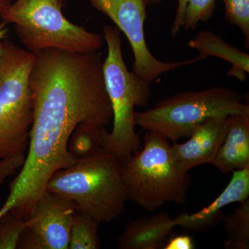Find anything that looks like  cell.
I'll use <instances>...</instances> for the list:
<instances>
[{"mask_svg": "<svg viewBox=\"0 0 249 249\" xmlns=\"http://www.w3.org/2000/svg\"><path fill=\"white\" fill-rule=\"evenodd\" d=\"M34 55L29 79L34 108L29 152L10 184L0 217L13 210L27 219L51 177L76 163L67 144L77 126H106L113 118L101 54L46 49Z\"/></svg>", "mask_w": 249, "mask_h": 249, "instance_id": "6da1fadb", "label": "cell"}, {"mask_svg": "<svg viewBox=\"0 0 249 249\" xmlns=\"http://www.w3.org/2000/svg\"><path fill=\"white\" fill-rule=\"evenodd\" d=\"M45 190L67 198L74 204L76 210L101 223L117 219L127 201L121 161L103 149L55 172Z\"/></svg>", "mask_w": 249, "mask_h": 249, "instance_id": "7a4b0ae2", "label": "cell"}, {"mask_svg": "<svg viewBox=\"0 0 249 249\" xmlns=\"http://www.w3.org/2000/svg\"><path fill=\"white\" fill-rule=\"evenodd\" d=\"M127 200L155 211L163 205L185 204L191 186L189 172L177 163L170 141L148 132L143 147L121 162Z\"/></svg>", "mask_w": 249, "mask_h": 249, "instance_id": "3957f363", "label": "cell"}, {"mask_svg": "<svg viewBox=\"0 0 249 249\" xmlns=\"http://www.w3.org/2000/svg\"><path fill=\"white\" fill-rule=\"evenodd\" d=\"M107 55L103 63L105 85L113 113V128L102 127V149L121 162L139 151L142 142L135 130L134 108L145 107L151 97L150 85L129 71L123 55L120 30L105 24Z\"/></svg>", "mask_w": 249, "mask_h": 249, "instance_id": "277c9868", "label": "cell"}, {"mask_svg": "<svg viewBox=\"0 0 249 249\" xmlns=\"http://www.w3.org/2000/svg\"><path fill=\"white\" fill-rule=\"evenodd\" d=\"M237 114H249V106L243 96L229 88L215 86L165 98L151 109L135 111L134 123L175 143L188 138L205 121Z\"/></svg>", "mask_w": 249, "mask_h": 249, "instance_id": "5b68a950", "label": "cell"}, {"mask_svg": "<svg viewBox=\"0 0 249 249\" xmlns=\"http://www.w3.org/2000/svg\"><path fill=\"white\" fill-rule=\"evenodd\" d=\"M65 0H16L1 14V23L14 24L18 38L34 53L46 49L93 53L103 38L64 16Z\"/></svg>", "mask_w": 249, "mask_h": 249, "instance_id": "8992f818", "label": "cell"}, {"mask_svg": "<svg viewBox=\"0 0 249 249\" xmlns=\"http://www.w3.org/2000/svg\"><path fill=\"white\" fill-rule=\"evenodd\" d=\"M35 55L11 40L0 42V158L25 153L33 119L29 79Z\"/></svg>", "mask_w": 249, "mask_h": 249, "instance_id": "52a82bcc", "label": "cell"}, {"mask_svg": "<svg viewBox=\"0 0 249 249\" xmlns=\"http://www.w3.org/2000/svg\"><path fill=\"white\" fill-rule=\"evenodd\" d=\"M94 9L107 16L127 37L134 55V74L150 85L163 73L201 60L199 57L178 62H162L147 47L144 24L146 20L145 0H90Z\"/></svg>", "mask_w": 249, "mask_h": 249, "instance_id": "ba28073f", "label": "cell"}, {"mask_svg": "<svg viewBox=\"0 0 249 249\" xmlns=\"http://www.w3.org/2000/svg\"><path fill=\"white\" fill-rule=\"evenodd\" d=\"M76 206L55 193H42L27 218L18 249H68Z\"/></svg>", "mask_w": 249, "mask_h": 249, "instance_id": "9c48e42d", "label": "cell"}, {"mask_svg": "<svg viewBox=\"0 0 249 249\" xmlns=\"http://www.w3.org/2000/svg\"><path fill=\"white\" fill-rule=\"evenodd\" d=\"M229 116L205 121L194 129L188 141L172 145L178 165L189 172L198 165L212 164L227 134Z\"/></svg>", "mask_w": 249, "mask_h": 249, "instance_id": "30bf717a", "label": "cell"}, {"mask_svg": "<svg viewBox=\"0 0 249 249\" xmlns=\"http://www.w3.org/2000/svg\"><path fill=\"white\" fill-rule=\"evenodd\" d=\"M232 173L230 182L212 203L194 213L184 212L173 218L175 227L192 232L206 230L222 219L223 209L228 205L249 199V167Z\"/></svg>", "mask_w": 249, "mask_h": 249, "instance_id": "8fae6325", "label": "cell"}, {"mask_svg": "<svg viewBox=\"0 0 249 249\" xmlns=\"http://www.w3.org/2000/svg\"><path fill=\"white\" fill-rule=\"evenodd\" d=\"M174 227L173 218L167 212L139 218L126 226L119 238V249H163Z\"/></svg>", "mask_w": 249, "mask_h": 249, "instance_id": "7c38bea8", "label": "cell"}, {"mask_svg": "<svg viewBox=\"0 0 249 249\" xmlns=\"http://www.w3.org/2000/svg\"><path fill=\"white\" fill-rule=\"evenodd\" d=\"M213 165L223 174L249 167V114L229 116L225 138Z\"/></svg>", "mask_w": 249, "mask_h": 249, "instance_id": "4fadbf2b", "label": "cell"}, {"mask_svg": "<svg viewBox=\"0 0 249 249\" xmlns=\"http://www.w3.org/2000/svg\"><path fill=\"white\" fill-rule=\"evenodd\" d=\"M188 47L199 52V58L217 57L231 65L227 76L234 77L241 82L245 81L249 73V55L228 44L222 37L211 31H201L188 42Z\"/></svg>", "mask_w": 249, "mask_h": 249, "instance_id": "5bb4252c", "label": "cell"}, {"mask_svg": "<svg viewBox=\"0 0 249 249\" xmlns=\"http://www.w3.org/2000/svg\"><path fill=\"white\" fill-rule=\"evenodd\" d=\"M105 125L82 123L72 132L67 149L76 160H84L102 150V127Z\"/></svg>", "mask_w": 249, "mask_h": 249, "instance_id": "9a60e30c", "label": "cell"}, {"mask_svg": "<svg viewBox=\"0 0 249 249\" xmlns=\"http://www.w3.org/2000/svg\"><path fill=\"white\" fill-rule=\"evenodd\" d=\"M228 240L224 243L227 249H249V199L240 203L230 214H223Z\"/></svg>", "mask_w": 249, "mask_h": 249, "instance_id": "2e32d148", "label": "cell"}, {"mask_svg": "<svg viewBox=\"0 0 249 249\" xmlns=\"http://www.w3.org/2000/svg\"><path fill=\"white\" fill-rule=\"evenodd\" d=\"M101 222L76 210L72 218L69 249H98L101 242L98 229Z\"/></svg>", "mask_w": 249, "mask_h": 249, "instance_id": "e0dca14e", "label": "cell"}, {"mask_svg": "<svg viewBox=\"0 0 249 249\" xmlns=\"http://www.w3.org/2000/svg\"><path fill=\"white\" fill-rule=\"evenodd\" d=\"M22 214L8 211L0 217V249H18L20 236L27 226Z\"/></svg>", "mask_w": 249, "mask_h": 249, "instance_id": "ac0fdd59", "label": "cell"}, {"mask_svg": "<svg viewBox=\"0 0 249 249\" xmlns=\"http://www.w3.org/2000/svg\"><path fill=\"white\" fill-rule=\"evenodd\" d=\"M224 18L240 29L245 37V47L249 48V0H222Z\"/></svg>", "mask_w": 249, "mask_h": 249, "instance_id": "d6986e66", "label": "cell"}, {"mask_svg": "<svg viewBox=\"0 0 249 249\" xmlns=\"http://www.w3.org/2000/svg\"><path fill=\"white\" fill-rule=\"evenodd\" d=\"M216 0H189L185 14L183 29L194 30L200 22H206L213 16Z\"/></svg>", "mask_w": 249, "mask_h": 249, "instance_id": "ffe728a7", "label": "cell"}, {"mask_svg": "<svg viewBox=\"0 0 249 249\" xmlns=\"http://www.w3.org/2000/svg\"><path fill=\"white\" fill-rule=\"evenodd\" d=\"M25 158V154H22L1 159L0 160V186L4 182L6 178L12 176L22 168Z\"/></svg>", "mask_w": 249, "mask_h": 249, "instance_id": "44dd1931", "label": "cell"}, {"mask_svg": "<svg viewBox=\"0 0 249 249\" xmlns=\"http://www.w3.org/2000/svg\"><path fill=\"white\" fill-rule=\"evenodd\" d=\"M163 249H196L194 240L191 236L178 235L167 241Z\"/></svg>", "mask_w": 249, "mask_h": 249, "instance_id": "7402d4cb", "label": "cell"}, {"mask_svg": "<svg viewBox=\"0 0 249 249\" xmlns=\"http://www.w3.org/2000/svg\"><path fill=\"white\" fill-rule=\"evenodd\" d=\"M189 0H178V9H177L176 16H175V20H174L173 26H172L170 34L173 37H176L183 27V22H184L185 14L187 5L188 4Z\"/></svg>", "mask_w": 249, "mask_h": 249, "instance_id": "603a6c76", "label": "cell"}, {"mask_svg": "<svg viewBox=\"0 0 249 249\" xmlns=\"http://www.w3.org/2000/svg\"><path fill=\"white\" fill-rule=\"evenodd\" d=\"M12 3V0H0V18L1 14L8 9Z\"/></svg>", "mask_w": 249, "mask_h": 249, "instance_id": "cb8c5ba5", "label": "cell"}, {"mask_svg": "<svg viewBox=\"0 0 249 249\" xmlns=\"http://www.w3.org/2000/svg\"><path fill=\"white\" fill-rule=\"evenodd\" d=\"M163 1V0H145V4H146L147 6L158 4Z\"/></svg>", "mask_w": 249, "mask_h": 249, "instance_id": "d4e9b609", "label": "cell"}, {"mask_svg": "<svg viewBox=\"0 0 249 249\" xmlns=\"http://www.w3.org/2000/svg\"><path fill=\"white\" fill-rule=\"evenodd\" d=\"M4 26V24H3V23H1V24H0V40L2 38V37L4 36L5 34ZM0 42H1V41H0Z\"/></svg>", "mask_w": 249, "mask_h": 249, "instance_id": "484cf974", "label": "cell"}]
</instances>
